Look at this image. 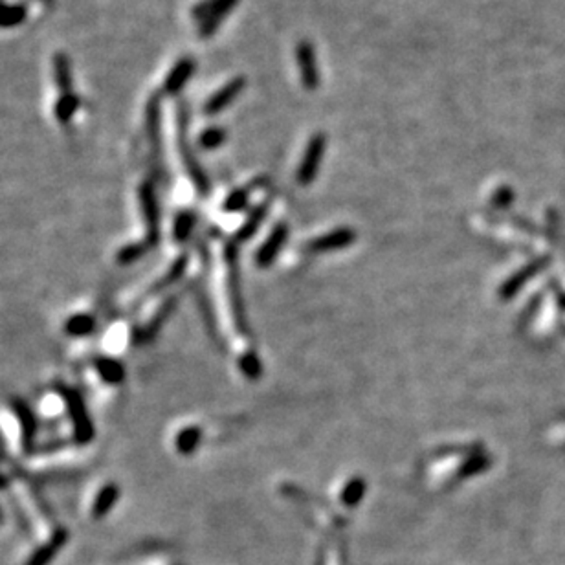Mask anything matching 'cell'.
Listing matches in <instances>:
<instances>
[{"mask_svg": "<svg viewBox=\"0 0 565 565\" xmlns=\"http://www.w3.org/2000/svg\"><path fill=\"white\" fill-rule=\"evenodd\" d=\"M238 0H200L194 4L191 17L199 23V35L209 39L221 28L222 21L237 8Z\"/></svg>", "mask_w": 565, "mask_h": 565, "instance_id": "obj_1", "label": "cell"}, {"mask_svg": "<svg viewBox=\"0 0 565 565\" xmlns=\"http://www.w3.org/2000/svg\"><path fill=\"white\" fill-rule=\"evenodd\" d=\"M61 395L68 406V413H70L75 439L79 442H89L90 439L94 437V426L92 422H90L89 413H87V407H84L79 393H75L72 389H61Z\"/></svg>", "mask_w": 565, "mask_h": 565, "instance_id": "obj_2", "label": "cell"}, {"mask_svg": "<svg viewBox=\"0 0 565 565\" xmlns=\"http://www.w3.org/2000/svg\"><path fill=\"white\" fill-rule=\"evenodd\" d=\"M297 70L301 75V84L307 90H316L319 87V68L316 48L309 40H300L296 45Z\"/></svg>", "mask_w": 565, "mask_h": 565, "instance_id": "obj_3", "label": "cell"}, {"mask_svg": "<svg viewBox=\"0 0 565 565\" xmlns=\"http://www.w3.org/2000/svg\"><path fill=\"white\" fill-rule=\"evenodd\" d=\"M244 89H246V77H244V75H237V77H234L231 81H228L224 87H221V89L216 90V92L209 97L208 102H206V105H204V114L216 116L221 114V112H224L226 109H228V106H230L241 94H243Z\"/></svg>", "mask_w": 565, "mask_h": 565, "instance_id": "obj_4", "label": "cell"}, {"mask_svg": "<svg viewBox=\"0 0 565 565\" xmlns=\"http://www.w3.org/2000/svg\"><path fill=\"white\" fill-rule=\"evenodd\" d=\"M325 146H327V138H325V134L318 133L310 138L309 146H307V150H305V156H303V160H301L300 172H297V178H300V182H303V184H309V182L316 177V172H318V168H319V162H322L323 153H325Z\"/></svg>", "mask_w": 565, "mask_h": 565, "instance_id": "obj_5", "label": "cell"}, {"mask_svg": "<svg viewBox=\"0 0 565 565\" xmlns=\"http://www.w3.org/2000/svg\"><path fill=\"white\" fill-rule=\"evenodd\" d=\"M187 109L186 105H180L177 111V121H178V141H180V149H182V156L186 160L187 171L191 172V177L197 180L200 187H206V177H204L202 169H200L199 162L191 153V147L187 143Z\"/></svg>", "mask_w": 565, "mask_h": 565, "instance_id": "obj_6", "label": "cell"}, {"mask_svg": "<svg viewBox=\"0 0 565 565\" xmlns=\"http://www.w3.org/2000/svg\"><path fill=\"white\" fill-rule=\"evenodd\" d=\"M194 70H197V62L191 57H182L175 62V67L169 70L168 77L164 81V92L168 96H177L178 92L184 90L190 79L193 77Z\"/></svg>", "mask_w": 565, "mask_h": 565, "instance_id": "obj_7", "label": "cell"}, {"mask_svg": "<svg viewBox=\"0 0 565 565\" xmlns=\"http://www.w3.org/2000/svg\"><path fill=\"white\" fill-rule=\"evenodd\" d=\"M118 495H119V490L116 485H112L111 483V485L103 486L102 490H99V494L96 495V499H94L92 516H96V517L105 516V514L109 512L112 507H114Z\"/></svg>", "mask_w": 565, "mask_h": 565, "instance_id": "obj_8", "label": "cell"}, {"mask_svg": "<svg viewBox=\"0 0 565 565\" xmlns=\"http://www.w3.org/2000/svg\"><path fill=\"white\" fill-rule=\"evenodd\" d=\"M53 75H55V83L61 89L62 94H70L72 92V68H70V61H68L67 55H55L53 59Z\"/></svg>", "mask_w": 565, "mask_h": 565, "instance_id": "obj_9", "label": "cell"}, {"mask_svg": "<svg viewBox=\"0 0 565 565\" xmlns=\"http://www.w3.org/2000/svg\"><path fill=\"white\" fill-rule=\"evenodd\" d=\"M96 369L106 384H119L125 376L124 366L112 358H103V360L96 362Z\"/></svg>", "mask_w": 565, "mask_h": 565, "instance_id": "obj_10", "label": "cell"}, {"mask_svg": "<svg viewBox=\"0 0 565 565\" xmlns=\"http://www.w3.org/2000/svg\"><path fill=\"white\" fill-rule=\"evenodd\" d=\"M15 413H17L18 420H21V428L24 429V437H23L24 446L30 448L31 439L35 435V419L31 417V411L28 410L21 400L15 402Z\"/></svg>", "mask_w": 565, "mask_h": 565, "instance_id": "obj_11", "label": "cell"}, {"mask_svg": "<svg viewBox=\"0 0 565 565\" xmlns=\"http://www.w3.org/2000/svg\"><path fill=\"white\" fill-rule=\"evenodd\" d=\"M79 106V97L75 94H62L61 99L55 103V118L61 121V124H67L68 119L74 116V112L77 111Z\"/></svg>", "mask_w": 565, "mask_h": 565, "instance_id": "obj_12", "label": "cell"}, {"mask_svg": "<svg viewBox=\"0 0 565 565\" xmlns=\"http://www.w3.org/2000/svg\"><path fill=\"white\" fill-rule=\"evenodd\" d=\"M226 131L222 127H209L206 128L199 138V143L202 149H216L219 146H222L226 141Z\"/></svg>", "mask_w": 565, "mask_h": 565, "instance_id": "obj_13", "label": "cell"}, {"mask_svg": "<svg viewBox=\"0 0 565 565\" xmlns=\"http://www.w3.org/2000/svg\"><path fill=\"white\" fill-rule=\"evenodd\" d=\"M96 322H94L92 316L89 314H79V316H74L67 322V332L74 336H84L89 334L90 331L94 329Z\"/></svg>", "mask_w": 565, "mask_h": 565, "instance_id": "obj_14", "label": "cell"}, {"mask_svg": "<svg viewBox=\"0 0 565 565\" xmlns=\"http://www.w3.org/2000/svg\"><path fill=\"white\" fill-rule=\"evenodd\" d=\"M24 8L21 6H4L0 4V26H15V24L23 23Z\"/></svg>", "mask_w": 565, "mask_h": 565, "instance_id": "obj_15", "label": "cell"}]
</instances>
